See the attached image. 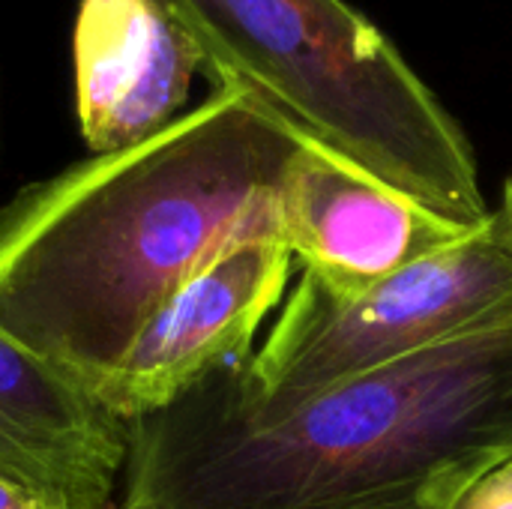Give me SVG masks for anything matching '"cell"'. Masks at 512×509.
<instances>
[{
  "label": "cell",
  "instance_id": "1",
  "mask_svg": "<svg viewBox=\"0 0 512 509\" xmlns=\"http://www.w3.org/2000/svg\"><path fill=\"white\" fill-rule=\"evenodd\" d=\"M303 144L249 93L213 87L150 141L21 189L0 210V333L96 396L195 270L276 237Z\"/></svg>",
  "mask_w": 512,
  "mask_h": 509
},
{
  "label": "cell",
  "instance_id": "2",
  "mask_svg": "<svg viewBox=\"0 0 512 509\" xmlns=\"http://www.w3.org/2000/svg\"><path fill=\"white\" fill-rule=\"evenodd\" d=\"M240 360L126 423L117 509H447L512 456V321L288 408Z\"/></svg>",
  "mask_w": 512,
  "mask_h": 509
},
{
  "label": "cell",
  "instance_id": "3",
  "mask_svg": "<svg viewBox=\"0 0 512 509\" xmlns=\"http://www.w3.org/2000/svg\"><path fill=\"white\" fill-rule=\"evenodd\" d=\"M204 75L270 108L303 141L438 216L489 225L474 147L402 51L345 0H171Z\"/></svg>",
  "mask_w": 512,
  "mask_h": 509
},
{
  "label": "cell",
  "instance_id": "4",
  "mask_svg": "<svg viewBox=\"0 0 512 509\" xmlns=\"http://www.w3.org/2000/svg\"><path fill=\"white\" fill-rule=\"evenodd\" d=\"M512 321V243L498 210L468 240L363 291L300 273L240 381L261 408H288L339 381Z\"/></svg>",
  "mask_w": 512,
  "mask_h": 509
},
{
  "label": "cell",
  "instance_id": "5",
  "mask_svg": "<svg viewBox=\"0 0 512 509\" xmlns=\"http://www.w3.org/2000/svg\"><path fill=\"white\" fill-rule=\"evenodd\" d=\"M294 258L279 237H246L195 270L147 321L96 399L123 423L183 396L213 369L255 351Z\"/></svg>",
  "mask_w": 512,
  "mask_h": 509
},
{
  "label": "cell",
  "instance_id": "6",
  "mask_svg": "<svg viewBox=\"0 0 512 509\" xmlns=\"http://www.w3.org/2000/svg\"><path fill=\"white\" fill-rule=\"evenodd\" d=\"M477 231L309 141L294 156L276 201V237L291 252L294 270L339 294L384 282Z\"/></svg>",
  "mask_w": 512,
  "mask_h": 509
},
{
  "label": "cell",
  "instance_id": "7",
  "mask_svg": "<svg viewBox=\"0 0 512 509\" xmlns=\"http://www.w3.org/2000/svg\"><path fill=\"white\" fill-rule=\"evenodd\" d=\"M72 66L78 126L99 156L183 117L204 57L171 0H81Z\"/></svg>",
  "mask_w": 512,
  "mask_h": 509
},
{
  "label": "cell",
  "instance_id": "8",
  "mask_svg": "<svg viewBox=\"0 0 512 509\" xmlns=\"http://www.w3.org/2000/svg\"><path fill=\"white\" fill-rule=\"evenodd\" d=\"M126 423L93 393L0 333V477L69 509L111 507Z\"/></svg>",
  "mask_w": 512,
  "mask_h": 509
},
{
  "label": "cell",
  "instance_id": "9",
  "mask_svg": "<svg viewBox=\"0 0 512 509\" xmlns=\"http://www.w3.org/2000/svg\"><path fill=\"white\" fill-rule=\"evenodd\" d=\"M447 509H512V456L480 474Z\"/></svg>",
  "mask_w": 512,
  "mask_h": 509
},
{
  "label": "cell",
  "instance_id": "10",
  "mask_svg": "<svg viewBox=\"0 0 512 509\" xmlns=\"http://www.w3.org/2000/svg\"><path fill=\"white\" fill-rule=\"evenodd\" d=\"M0 509H69L63 507L60 501L30 489V486H21L9 477H0Z\"/></svg>",
  "mask_w": 512,
  "mask_h": 509
},
{
  "label": "cell",
  "instance_id": "11",
  "mask_svg": "<svg viewBox=\"0 0 512 509\" xmlns=\"http://www.w3.org/2000/svg\"><path fill=\"white\" fill-rule=\"evenodd\" d=\"M495 210H498V216H501V222H504V228H507L512 243V177H507L504 192H501V204H498Z\"/></svg>",
  "mask_w": 512,
  "mask_h": 509
}]
</instances>
